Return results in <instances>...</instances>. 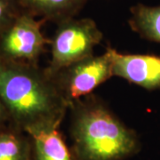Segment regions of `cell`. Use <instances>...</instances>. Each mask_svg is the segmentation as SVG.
<instances>
[{"mask_svg":"<svg viewBox=\"0 0 160 160\" xmlns=\"http://www.w3.org/2000/svg\"><path fill=\"white\" fill-rule=\"evenodd\" d=\"M0 99L10 125L28 134L59 128L69 109L53 78L38 64L0 60Z\"/></svg>","mask_w":160,"mask_h":160,"instance_id":"6da1fadb","label":"cell"},{"mask_svg":"<svg viewBox=\"0 0 160 160\" xmlns=\"http://www.w3.org/2000/svg\"><path fill=\"white\" fill-rule=\"evenodd\" d=\"M46 22V20L21 10L0 34V60L38 64L46 46L50 45L41 29Z\"/></svg>","mask_w":160,"mask_h":160,"instance_id":"277c9868","label":"cell"},{"mask_svg":"<svg viewBox=\"0 0 160 160\" xmlns=\"http://www.w3.org/2000/svg\"><path fill=\"white\" fill-rule=\"evenodd\" d=\"M29 135L32 141L33 160H76L59 128L40 130Z\"/></svg>","mask_w":160,"mask_h":160,"instance_id":"ba28073f","label":"cell"},{"mask_svg":"<svg viewBox=\"0 0 160 160\" xmlns=\"http://www.w3.org/2000/svg\"><path fill=\"white\" fill-rule=\"evenodd\" d=\"M70 136L76 160H125L141 149L137 133L95 96L70 104Z\"/></svg>","mask_w":160,"mask_h":160,"instance_id":"7a4b0ae2","label":"cell"},{"mask_svg":"<svg viewBox=\"0 0 160 160\" xmlns=\"http://www.w3.org/2000/svg\"><path fill=\"white\" fill-rule=\"evenodd\" d=\"M8 125H10L9 116L7 114L6 108L2 102V100L0 99V129L6 127Z\"/></svg>","mask_w":160,"mask_h":160,"instance_id":"7c38bea8","label":"cell"},{"mask_svg":"<svg viewBox=\"0 0 160 160\" xmlns=\"http://www.w3.org/2000/svg\"><path fill=\"white\" fill-rule=\"evenodd\" d=\"M0 160H33L32 141L29 134L11 125L1 128Z\"/></svg>","mask_w":160,"mask_h":160,"instance_id":"9c48e42d","label":"cell"},{"mask_svg":"<svg viewBox=\"0 0 160 160\" xmlns=\"http://www.w3.org/2000/svg\"><path fill=\"white\" fill-rule=\"evenodd\" d=\"M53 78L58 88L70 104L87 96L97 86L113 77V65L109 51L91 55L61 69Z\"/></svg>","mask_w":160,"mask_h":160,"instance_id":"5b68a950","label":"cell"},{"mask_svg":"<svg viewBox=\"0 0 160 160\" xmlns=\"http://www.w3.org/2000/svg\"><path fill=\"white\" fill-rule=\"evenodd\" d=\"M128 24L142 38L160 43V5L149 6L136 4L130 8Z\"/></svg>","mask_w":160,"mask_h":160,"instance_id":"30bf717a","label":"cell"},{"mask_svg":"<svg viewBox=\"0 0 160 160\" xmlns=\"http://www.w3.org/2000/svg\"><path fill=\"white\" fill-rule=\"evenodd\" d=\"M20 11L18 0H0V34Z\"/></svg>","mask_w":160,"mask_h":160,"instance_id":"8fae6325","label":"cell"},{"mask_svg":"<svg viewBox=\"0 0 160 160\" xmlns=\"http://www.w3.org/2000/svg\"><path fill=\"white\" fill-rule=\"evenodd\" d=\"M102 32L90 18H70L57 23L52 39L51 60L46 69L54 74L61 69L93 54L102 40Z\"/></svg>","mask_w":160,"mask_h":160,"instance_id":"3957f363","label":"cell"},{"mask_svg":"<svg viewBox=\"0 0 160 160\" xmlns=\"http://www.w3.org/2000/svg\"><path fill=\"white\" fill-rule=\"evenodd\" d=\"M113 76L148 90L160 88V55L120 53L108 47Z\"/></svg>","mask_w":160,"mask_h":160,"instance_id":"8992f818","label":"cell"},{"mask_svg":"<svg viewBox=\"0 0 160 160\" xmlns=\"http://www.w3.org/2000/svg\"><path fill=\"white\" fill-rule=\"evenodd\" d=\"M87 0H18L22 11L46 22L59 23L76 15Z\"/></svg>","mask_w":160,"mask_h":160,"instance_id":"52a82bcc","label":"cell"}]
</instances>
